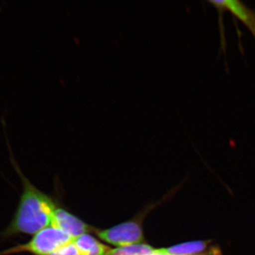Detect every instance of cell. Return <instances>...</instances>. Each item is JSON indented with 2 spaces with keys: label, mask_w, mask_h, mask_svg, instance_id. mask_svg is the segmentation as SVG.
<instances>
[{
  "label": "cell",
  "mask_w": 255,
  "mask_h": 255,
  "mask_svg": "<svg viewBox=\"0 0 255 255\" xmlns=\"http://www.w3.org/2000/svg\"><path fill=\"white\" fill-rule=\"evenodd\" d=\"M23 191L11 222L3 233L4 238L16 235H33L52 226L53 214L58 206L51 198L37 189L18 169Z\"/></svg>",
  "instance_id": "6da1fadb"
},
{
  "label": "cell",
  "mask_w": 255,
  "mask_h": 255,
  "mask_svg": "<svg viewBox=\"0 0 255 255\" xmlns=\"http://www.w3.org/2000/svg\"><path fill=\"white\" fill-rule=\"evenodd\" d=\"M73 238L59 228L48 226L34 235L28 243L12 247L1 252L0 255H11L28 253L33 255H48L65 245L71 243Z\"/></svg>",
  "instance_id": "7a4b0ae2"
},
{
  "label": "cell",
  "mask_w": 255,
  "mask_h": 255,
  "mask_svg": "<svg viewBox=\"0 0 255 255\" xmlns=\"http://www.w3.org/2000/svg\"><path fill=\"white\" fill-rule=\"evenodd\" d=\"M95 233L102 241L117 248L145 243L141 223L136 219L120 223L108 229H97Z\"/></svg>",
  "instance_id": "3957f363"
},
{
  "label": "cell",
  "mask_w": 255,
  "mask_h": 255,
  "mask_svg": "<svg viewBox=\"0 0 255 255\" xmlns=\"http://www.w3.org/2000/svg\"><path fill=\"white\" fill-rule=\"evenodd\" d=\"M52 226L59 228L73 239L86 233H95L97 230L66 210L59 207L55 209Z\"/></svg>",
  "instance_id": "277c9868"
},
{
  "label": "cell",
  "mask_w": 255,
  "mask_h": 255,
  "mask_svg": "<svg viewBox=\"0 0 255 255\" xmlns=\"http://www.w3.org/2000/svg\"><path fill=\"white\" fill-rule=\"evenodd\" d=\"M209 3L217 9L231 11L235 16L246 24L255 38V11L249 9L242 1L236 0L209 1Z\"/></svg>",
  "instance_id": "5b68a950"
},
{
  "label": "cell",
  "mask_w": 255,
  "mask_h": 255,
  "mask_svg": "<svg viewBox=\"0 0 255 255\" xmlns=\"http://www.w3.org/2000/svg\"><path fill=\"white\" fill-rule=\"evenodd\" d=\"M73 243L80 255H106L112 250L89 233L74 238Z\"/></svg>",
  "instance_id": "8992f818"
},
{
  "label": "cell",
  "mask_w": 255,
  "mask_h": 255,
  "mask_svg": "<svg viewBox=\"0 0 255 255\" xmlns=\"http://www.w3.org/2000/svg\"><path fill=\"white\" fill-rule=\"evenodd\" d=\"M106 255H166L157 248H152L149 245L142 244L134 245V246L117 248L112 249Z\"/></svg>",
  "instance_id": "52a82bcc"
},
{
  "label": "cell",
  "mask_w": 255,
  "mask_h": 255,
  "mask_svg": "<svg viewBox=\"0 0 255 255\" xmlns=\"http://www.w3.org/2000/svg\"><path fill=\"white\" fill-rule=\"evenodd\" d=\"M48 255H80L73 241Z\"/></svg>",
  "instance_id": "ba28073f"
}]
</instances>
